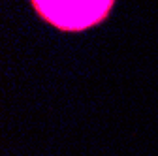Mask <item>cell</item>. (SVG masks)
<instances>
[{"mask_svg":"<svg viewBox=\"0 0 158 156\" xmlns=\"http://www.w3.org/2000/svg\"><path fill=\"white\" fill-rule=\"evenodd\" d=\"M38 15L60 30H85L102 23L115 0H30Z\"/></svg>","mask_w":158,"mask_h":156,"instance_id":"6da1fadb","label":"cell"}]
</instances>
